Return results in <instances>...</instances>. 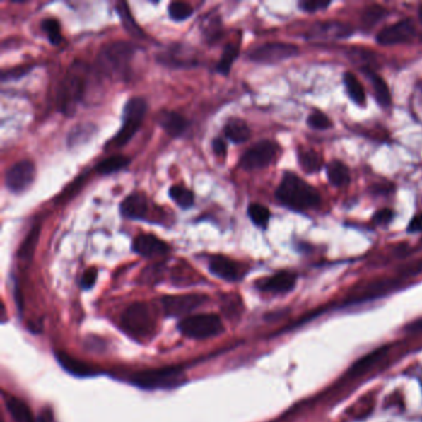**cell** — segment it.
I'll list each match as a JSON object with an SVG mask.
<instances>
[{
    "instance_id": "cell-1",
    "label": "cell",
    "mask_w": 422,
    "mask_h": 422,
    "mask_svg": "<svg viewBox=\"0 0 422 422\" xmlns=\"http://www.w3.org/2000/svg\"><path fill=\"white\" fill-rule=\"evenodd\" d=\"M280 204L293 211L316 209L321 204L317 189L293 172H285L275 192Z\"/></svg>"
},
{
    "instance_id": "cell-2",
    "label": "cell",
    "mask_w": 422,
    "mask_h": 422,
    "mask_svg": "<svg viewBox=\"0 0 422 422\" xmlns=\"http://www.w3.org/2000/svg\"><path fill=\"white\" fill-rule=\"evenodd\" d=\"M136 50V46L127 41L110 42L100 50L98 55V71L112 80H128Z\"/></svg>"
},
{
    "instance_id": "cell-3",
    "label": "cell",
    "mask_w": 422,
    "mask_h": 422,
    "mask_svg": "<svg viewBox=\"0 0 422 422\" xmlns=\"http://www.w3.org/2000/svg\"><path fill=\"white\" fill-rule=\"evenodd\" d=\"M88 70L85 64L75 62L69 69L59 88V105L65 115H74L76 107L85 98L88 85Z\"/></svg>"
},
{
    "instance_id": "cell-4",
    "label": "cell",
    "mask_w": 422,
    "mask_h": 422,
    "mask_svg": "<svg viewBox=\"0 0 422 422\" xmlns=\"http://www.w3.org/2000/svg\"><path fill=\"white\" fill-rule=\"evenodd\" d=\"M120 327L130 337L145 341L154 336L156 318L148 303H131L120 317Z\"/></svg>"
},
{
    "instance_id": "cell-5",
    "label": "cell",
    "mask_w": 422,
    "mask_h": 422,
    "mask_svg": "<svg viewBox=\"0 0 422 422\" xmlns=\"http://www.w3.org/2000/svg\"><path fill=\"white\" fill-rule=\"evenodd\" d=\"M129 382L145 390H171L184 384V370L180 367L143 370L131 374Z\"/></svg>"
},
{
    "instance_id": "cell-6",
    "label": "cell",
    "mask_w": 422,
    "mask_h": 422,
    "mask_svg": "<svg viewBox=\"0 0 422 422\" xmlns=\"http://www.w3.org/2000/svg\"><path fill=\"white\" fill-rule=\"evenodd\" d=\"M148 110L146 100L134 97L128 100L123 110V124L115 138L105 145V150L119 149L128 144L141 127Z\"/></svg>"
},
{
    "instance_id": "cell-7",
    "label": "cell",
    "mask_w": 422,
    "mask_h": 422,
    "mask_svg": "<svg viewBox=\"0 0 422 422\" xmlns=\"http://www.w3.org/2000/svg\"><path fill=\"white\" fill-rule=\"evenodd\" d=\"M179 329L186 337L206 339L223 332V323L214 313H201L184 318L179 323Z\"/></svg>"
},
{
    "instance_id": "cell-8",
    "label": "cell",
    "mask_w": 422,
    "mask_h": 422,
    "mask_svg": "<svg viewBox=\"0 0 422 422\" xmlns=\"http://www.w3.org/2000/svg\"><path fill=\"white\" fill-rule=\"evenodd\" d=\"M279 154V145L271 140H262L254 144L240 158L239 166L245 171H255L273 164Z\"/></svg>"
},
{
    "instance_id": "cell-9",
    "label": "cell",
    "mask_w": 422,
    "mask_h": 422,
    "mask_svg": "<svg viewBox=\"0 0 422 422\" xmlns=\"http://www.w3.org/2000/svg\"><path fill=\"white\" fill-rule=\"evenodd\" d=\"M298 54V46L286 42H268L258 46L248 54V59L257 64L273 65L291 59Z\"/></svg>"
},
{
    "instance_id": "cell-10",
    "label": "cell",
    "mask_w": 422,
    "mask_h": 422,
    "mask_svg": "<svg viewBox=\"0 0 422 422\" xmlns=\"http://www.w3.org/2000/svg\"><path fill=\"white\" fill-rule=\"evenodd\" d=\"M35 175V165L30 160H21L6 170V189L14 194H21L33 184Z\"/></svg>"
},
{
    "instance_id": "cell-11",
    "label": "cell",
    "mask_w": 422,
    "mask_h": 422,
    "mask_svg": "<svg viewBox=\"0 0 422 422\" xmlns=\"http://www.w3.org/2000/svg\"><path fill=\"white\" fill-rule=\"evenodd\" d=\"M156 60L170 69H189L199 64L194 50L184 44L168 46L156 55Z\"/></svg>"
},
{
    "instance_id": "cell-12",
    "label": "cell",
    "mask_w": 422,
    "mask_h": 422,
    "mask_svg": "<svg viewBox=\"0 0 422 422\" xmlns=\"http://www.w3.org/2000/svg\"><path fill=\"white\" fill-rule=\"evenodd\" d=\"M207 301V296L199 293H189V295H175V296H165L161 300L163 307L168 316L177 317L184 316L186 313L194 311L202 306Z\"/></svg>"
},
{
    "instance_id": "cell-13",
    "label": "cell",
    "mask_w": 422,
    "mask_h": 422,
    "mask_svg": "<svg viewBox=\"0 0 422 422\" xmlns=\"http://www.w3.org/2000/svg\"><path fill=\"white\" fill-rule=\"evenodd\" d=\"M415 34L416 29L411 20L397 21L377 34V42L382 46L397 45L411 40Z\"/></svg>"
},
{
    "instance_id": "cell-14",
    "label": "cell",
    "mask_w": 422,
    "mask_h": 422,
    "mask_svg": "<svg viewBox=\"0 0 422 422\" xmlns=\"http://www.w3.org/2000/svg\"><path fill=\"white\" fill-rule=\"evenodd\" d=\"M120 213L128 219H150L153 209H150V201L144 194L134 192L125 197L119 206Z\"/></svg>"
},
{
    "instance_id": "cell-15",
    "label": "cell",
    "mask_w": 422,
    "mask_h": 422,
    "mask_svg": "<svg viewBox=\"0 0 422 422\" xmlns=\"http://www.w3.org/2000/svg\"><path fill=\"white\" fill-rule=\"evenodd\" d=\"M133 250L145 258L161 257L170 252V247L154 234H139L133 240Z\"/></svg>"
},
{
    "instance_id": "cell-16",
    "label": "cell",
    "mask_w": 422,
    "mask_h": 422,
    "mask_svg": "<svg viewBox=\"0 0 422 422\" xmlns=\"http://www.w3.org/2000/svg\"><path fill=\"white\" fill-rule=\"evenodd\" d=\"M353 34V29L348 24L341 21H326V23H318L311 28L308 33V39L313 40H336V39H344Z\"/></svg>"
},
{
    "instance_id": "cell-17",
    "label": "cell",
    "mask_w": 422,
    "mask_h": 422,
    "mask_svg": "<svg viewBox=\"0 0 422 422\" xmlns=\"http://www.w3.org/2000/svg\"><path fill=\"white\" fill-rule=\"evenodd\" d=\"M209 269L214 276L225 280V281H238L243 275L240 265L237 262L223 257V255L211 257Z\"/></svg>"
},
{
    "instance_id": "cell-18",
    "label": "cell",
    "mask_w": 422,
    "mask_h": 422,
    "mask_svg": "<svg viewBox=\"0 0 422 422\" xmlns=\"http://www.w3.org/2000/svg\"><path fill=\"white\" fill-rule=\"evenodd\" d=\"M56 358L60 363L61 367L65 369L66 372L70 373L72 375L78 377H90L100 375V368L88 364V363L82 362L80 359H76L70 354H66L64 352L56 353Z\"/></svg>"
},
{
    "instance_id": "cell-19",
    "label": "cell",
    "mask_w": 422,
    "mask_h": 422,
    "mask_svg": "<svg viewBox=\"0 0 422 422\" xmlns=\"http://www.w3.org/2000/svg\"><path fill=\"white\" fill-rule=\"evenodd\" d=\"M295 283H296V276L293 273L280 271L270 278L260 280L257 283V286L262 291H266V293H288L290 290H293Z\"/></svg>"
},
{
    "instance_id": "cell-20",
    "label": "cell",
    "mask_w": 422,
    "mask_h": 422,
    "mask_svg": "<svg viewBox=\"0 0 422 422\" xmlns=\"http://www.w3.org/2000/svg\"><path fill=\"white\" fill-rule=\"evenodd\" d=\"M156 122L171 136H180L184 134L189 127V122L186 118L171 110H163L156 117Z\"/></svg>"
},
{
    "instance_id": "cell-21",
    "label": "cell",
    "mask_w": 422,
    "mask_h": 422,
    "mask_svg": "<svg viewBox=\"0 0 422 422\" xmlns=\"http://www.w3.org/2000/svg\"><path fill=\"white\" fill-rule=\"evenodd\" d=\"M362 71L364 72V75L367 76L369 82L373 85L374 95H375L377 103L382 105V107H385V108L390 107L392 105V95H390V90H389L387 82L382 80L380 76H377L374 71L368 69V67H363Z\"/></svg>"
},
{
    "instance_id": "cell-22",
    "label": "cell",
    "mask_w": 422,
    "mask_h": 422,
    "mask_svg": "<svg viewBox=\"0 0 422 422\" xmlns=\"http://www.w3.org/2000/svg\"><path fill=\"white\" fill-rule=\"evenodd\" d=\"M224 134L234 144H242L250 138L252 131L244 120L232 118L224 125Z\"/></svg>"
},
{
    "instance_id": "cell-23",
    "label": "cell",
    "mask_w": 422,
    "mask_h": 422,
    "mask_svg": "<svg viewBox=\"0 0 422 422\" xmlns=\"http://www.w3.org/2000/svg\"><path fill=\"white\" fill-rule=\"evenodd\" d=\"M117 13L122 19V24L124 26L125 31L133 36L135 39H143L145 37L144 31L138 25L135 21L134 16L130 13L129 6L125 1H120L117 4Z\"/></svg>"
},
{
    "instance_id": "cell-24",
    "label": "cell",
    "mask_w": 422,
    "mask_h": 422,
    "mask_svg": "<svg viewBox=\"0 0 422 422\" xmlns=\"http://www.w3.org/2000/svg\"><path fill=\"white\" fill-rule=\"evenodd\" d=\"M298 164L308 174L317 172L323 165L322 155L316 150L300 148L298 153Z\"/></svg>"
},
{
    "instance_id": "cell-25",
    "label": "cell",
    "mask_w": 422,
    "mask_h": 422,
    "mask_svg": "<svg viewBox=\"0 0 422 422\" xmlns=\"http://www.w3.org/2000/svg\"><path fill=\"white\" fill-rule=\"evenodd\" d=\"M97 127L92 123H81L72 128L67 136V145L70 148H75L78 145L85 144L95 134Z\"/></svg>"
},
{
    "instance_id": "cell-26",
    "label": "cell",
    "mask_w": 422,
    "mask_h": 422,
    "mask_svg": "<svg viewBox=\"0 0 422 422\" xmlns=\"http://www.w3.org/2000/svg\"><path fill=\"white\" fill-rule=\"evenodd\" d=\"M327 177L328 181L336 186V187H344L349 184L351 181V174H349V169L346 165L334 160L332 163L327 165Z\"/></svg>"
},
{
    "instance_id": "cell-27",
    "label": "cell",
    "mask_w": 422,
    "mask_h": 422,
    "mask_svg": "<svg viewBox=\"0 0 422 422\" xmlns=\"http://www.w3.org/2000/svg\"><path fill=\"white\" fill-rule=\"evenodd\" d=\"M343 81H344V86L347 88L351 100L359 107H364L367 103V95H365V90L363 88L362 83L359 82L357 77L353 75L352 72H346L343 76Z\"/></svg>"
},
{
    "instance_id": "cell-28",
    "label": "cell",
    "mask_w": 422,
    "mask_h": 422,
    "mask_svg": "<svg viewBox=\"0 0 422 422\" xmlns=\"http://www.w3.org/2000/svg\"><path fill=\"white\" fill-rule=\"evenodd\" d=\"M6 407L11 412V416L16 422H35L31 414L30 407L25 402L16 397H9L6 399Z\"/></svg>"
},
{
    "instance_id": "cell-29",
    "label": "cell",
    "mask_w": 422,
    "mask_h": 422,
    "mask_svg": "<svg viewBox=\"0 0 422 422\" xmlns=\"http://www.w3.org/2000/svg\"><path fill=\"white\" fill-rule=\"evenodd\" d=\"M129 163V158H127L124 155H113L108 159L100 161V164L95 166V170L100 175L115 174L117 171L127 168Z\"/></svg>"
},
{
    "instance_id": "cell-30",
    "label": "cell",
    "mask_w": 422,
    "mask_h": 422,
    "mask_svg": "<svg viewBox=\"0 0 422 422\" xmlns=\"http://www.w3.org/2000/svg\"><path fill=\"white\" fill-rule=\"evenodd\" d=\"M169 194L175 204L180 206L181 209H191L194 204V194L189 189H186L184 186L174 184L169 189Z\"/></svg>"
},
{
    "instance_id": "cell-31",
    "label": "cell",
    "mask_w": 422,
    "mask_h": 422,
    "mask_svg": "<svg viewBox=\"0 0 422 422\" xmlns=\"http://www.w3.org/2000/svg\"><path fill=\"white\" fill-rule=\"evenodd\" d=\"M39 235H40V225H34L19 248V258L21 260H30L33 258L39 240Z\"/></svg>"
},
{
    "instance_id": "cell-32",
    "label": "cell",
    "mask_w": 422,
    "mask_h": 422,
    "mask_svg": "<svg viewBox=\"0 0 422 422\" xmlns=\"http://www.w3.org/2000/svg\"><path fill=\"white\" fill-rule=\"evenodd\" d=\"M239 55V47L234 44H228L224 47L223 54L221 56V60L216 66V71L221 75H229V71L232 69L235 59Z\"/></svg>"
},
{
    "instance_id": "cell-33",
    "label": "cell",
    "mask_w": 422,
    "mask_h": 422,
    "mask_svg": "<svg viewBox=\"0 0 422 422\" xmlns=\"http://www.w3.org/2000/svg\"><path fill=\"white\" fill-rule=\"evenodd\" d=\"M250 221L260 228H266L270 221V211L260 204H250L248 207Z\"/></svg>"
},
{
    "instance_id": "cell-34",
    "label": "cell",
    "mask_w": 422,
    "mask_h": 422,
    "mask_svg": "<svg viewBox=\"0 0 422 422\" xmlns=\"http://www.w3.org/2000/svg\"><path fill=\"white\" fill-rule=\"evenodd\" d=\"M387 16V11L385 8H382L380 6H368L365 11L363 13L362 16V24L364 28L370 29L377 25V23L380 21Z\"/></svg>"
},
{
    "instance_id": "cell-35",
    "label": "cell",
    "mask_w": 422,
    "mask_h": 422,
    "mask_svg": "<svg viewBox=\"0 0 422 422\" xmlns=\"http://www.w3.org/2000/svg\"><path fill=\"white\" fill-rule=\"evenodd\" d=\"M385 351H387L385 348H382V349H377L375 352L368 354V356L362 358V359H359V361L353 365L352 369H351V373H352L353 375H359V374H363V373L367 372L369 368L373 367V365H374V364H375V363L385 354Z\"/></svg>"
},
{
    "instance_id": "cell-36",
    "label": "cell",
    "mask_w": 422,
    "mask_h": 422,
    "mask_svg": "<svg viewBox=\"0 0 422 422\" xmlns=\"http://www.w3.org/2000/svg\"><path fill=\"white\" fill-rule=\"evenodd\" d=\"M168 11L172 20L184 21L194 14V8L184 1H172L170 3Z\"/></svg>"
},
{
    "instance_id": "cell-37",
    "label": "cell",
    "mask_w": 422,
    "mask_h": 422,
    "mask_svg": "<svg viewBox=\"0 0 422 422\" xmlns=\"http://www.w3.org/2000/svg\"><path fill=\"white\" fill-rule=\"evenodd\" d=\"M41 30L45 33L47 39L52 45H60L62 42V34L59 21L55 19H45L41 23Z\"/></svg>"
},
{
    "instance_id": "cell-38",
    "label": "cell",
    "mask_w": 422,
    "mask_h": 422,
    "mask_svg": "<svg viewBox=\"0 0 422 422\" xmlns=\"http://www.w3.org/2000/svg\"><path fill=\"white\" fill-rule=\"evenodd\" d=\"M307 124L313 129L324 130L328 129L329 127H332V122L322 112L315 110L311 115H308Z\"/></svg>"
},
{
    "instance_id": "cell-39",
    "label": "cell",
    "mask_w": 422,
    "mask_h": 422,
    "mask_svg": "<svg viewBox=\"0 0 422 422\" xmlns=\"http://www.w3.org/2000/svg\"><path fill=\"white\" fill-rule=\"evenodd\" d=\"M33 66H20L11 70H4L1 72V81L19 80L21 77L28 75L30 72Z\"/></svg>"
},
{
    "instance_id": "cell-40",
    "label": "cell",
    "mask_w": 422,
    "mask_h": 422,
    "mask_svg": "<svg viewBox=\"0 0 422 422\" xmlns=\"http://www.w3.org/2000/svg\"><path fill=\"white\" fill-rule=\"evenodd\" d=\"M298 6H300V8H301L303 11L313 13V11L326 9L327 6H331V1H322V0H307V1H301Z\"/></svg>"
},
{
    "instance_id": "cell-41",
    "label": "cell",
    "mask_w": 422,
    "mask_h": 422,
    "mask_svg": "<svg viewBox=\"0 0 422 422\" xmlns=\"http://www.w3.org/2000/svg\"><path fill=\"white\" fill-rule=\"evenodd\" d=\"M97 276H98L97 269H87L85 274L82 275V279H81V286H82V288L88 290V288H93V285L95 283V280H97Z\"/></svg>"
},
{
    "instance_id": "cell-42",
    "label": "cell",
    "mask_w": 422,
    "mask_h": 422,
    "mask_svg": "<svg viewBox=\"0 0 422 422\" xmlns=\"http://www.w3.org/2000/svg\"><path fill=\"white\" fill-rule=\"evenodd\" d=\"M392 217H394V213H392V209H380L374 214L373 222L375 224H387L389 222H392Z\"/></svg>"
},
{
    "instance_id": "cell-43",
    "label": "cell",
    "mask_w": 422,
    "mask_h": 422,
    "mask_svg": "<svg viewBox=\"0 0 422 422\" xmlns=\"http://www.w3.org/2000/svg\"><path fill=\"white\" fill-rule=\"evenodd\" d=\"M212 148H213L214 153L218 156H225L227 154V144L224 140L216 138L212 143Z\"/></svg>"
},
{
    "instance_id": "cell-44",
    "label": "cell",
    "mask_w": 422,
    "mask_h": 422,
    "mask_svg": "<svg viewBox=\"0 0 422 422\" xmlns=\"http://www.w3.org/2000/svg\"><path fill=\"white\" fill-rule=\"evenodd\" d=\"M421 230L422 213L415 216V217L412 218L411 222L409 223V227H407V232H410V233H416V232H421Z\"/></svg>"
},
{
    "instance_id": "cell-45",
    "label": "cell",
    "mask_w": 422,
    "mask_h": 422,
    "mask_svg": "<svg viewBox=\"0 0 422 422\" xmlns=\"http://www.w3.org/2000/svg\"><path fill=\"white\" fill-rule=\"evenodd\" d=\"M39 422H54L52 412L46 410V411L41 415L40 418H39Z\"/></svg>"
},
{
    "instance_id": "cell-46",
    "label": "cell",
    "mask_w": 422,
    "mask_h": 422,
    "mask_svg": "<svg viewBox=\"0 0 422 422\" xmlns=\"http://www.w3.org/2000/svg\"><path fill=\"white\" fill-rule=\"evenodd\" d=\"M409 329L412 331V332H421L422 321H417V322L414 323V324H411V326L409 327Z\"/></svg>"
},
{
    "instance_id": "cell-47",
    "label": "cell",
    "mask_w": 422,
    "mask_h": 422,
    "mask_svg": "<svg viewBox=\"0 0 422 422\" xmlns=\"http://www.w3.org/2000/svg\"><path fill=\"white\" fill-rule=\"evenodd\" d=\"M418 19H420V21L422 23V6L420 8V11H418Z\"/></svg>"
}]
</instances>
